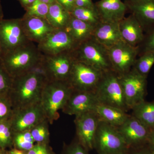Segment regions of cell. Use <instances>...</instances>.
<instances>
[{"label": "cell", "instance_id": "obj_10", "mask_svg": "<svg viewBox=\"0 0 154 154\" xmlns=\"http://www.w3.org/2000/svg\"><path fill=\"white\" fill-rule=\"evenodd\" d=\"M74 60L71 52L55 55H43L42 65L48 80L67 81Z\"/></svg>", "mask_w": 154, "mask_h": 154}, {"label": "cell", "instance_id": "obj_35", "mask_svg": "<svg viewBox=\"0 0 154 154\" xmlns=\"http://www.w3.org/2000/svg\"><path fill=\"white\" fill-rule=\"evenodd\" d=\"M62 154H89V151L84 147L77 140L68 145H65Z\"/></svg>", "mask_w": 154, "mask_h": 154}, {"label": "cell", "instance_id": "obj_23", "mask_svg": "<svg viewBox=\"0 0 154 154\" xmlns=\"http://www.w3.org/2000/svg\"><path fill=\"white\" fill-rule=\"evenodd\" d=\"M100 120L118 127L126 121L130 115L119 108L99 103L96 110Z\"/></svg>", "mask_w": 154, "mask_h": 154}, {"label": "cell", "instance_id": "obj_5", "mask_svg": "<svg viewBox=\"0 0 154 154\" xmlns=\"http://www.w3.org/2000/svg\"><path fill=\"white\" fill-rule=\"evenodd\" d=\"M95 93L100 104L119 108L127 112L129 110L119 76L112 70L104 72Z\"/></svg>", "mask_w": 154, "mask_h": 154}, {"label": "cell", "instance_id": "obj_2", "mask_svg": "<svg viewBox=\"0 0 154 154\" xmlns=\"http://www.w3.org/2000/svg\"><path fill=\"white\" fill-rule=\"evenodd\" d=\"M42 57L37 45L29 41L5 52L1 60L6 70L14 78L32 70L41 62Z\"/></svg>", "mask_w": 154, "mask_h": 154}, {"label": "cell", "instance_id": "obj_47", "mask_svg": "<svg viewBox=\"0 0 154 154\" xmlns=\"http://www.w3.org/2000/svg\"><path fill=\"white\" fill-rule=\"evenodd\" d=\"M128 150L127 151H126L120 152L116 153H114L113 154H129V153H128Z\"/></svg>", "mask_w": 154, "mask_h": 154}, {"label": "cell", "instance_id": "obj_43", "mask_svg": "<svg viewBox=\"0 0 154 154\" xmlns=\"http://www.w3.org/2000/svg\"><path fill=\"white\" fill-rule=\"evenodd\" d=\"M39 1L48 5H51L53 3L56 2V0H39Z\"/></svg>", "mask_w": 154, "mask_h": 154}, {"label": "cell", "instance_id": "obj_41", "mask_svg": "<svg viewBox=\"0 0 154 154\" xmlns=\"http://www.w3.org/2000/svg\"><path fill=\"white\" fill-rule=\"evenodd\" d=\"M8 150L9 154H28V152L19 149L15 147H12Z\"/></svg>", "mask_w": 154, "mask_h": 154}, {"label": "cell", "instance_id": "obj_18", "mask_svg": "<svg viewBox=\"0 0 154 154\" xmlns=\"http://www.w3.org/2000/svg\"><path fill=\"white\" fill-rule=\"evenodd\" d=\"M21 22L26 38L37 44L55 29L44 18L25 16Z\"/></svg>", "mask_w": 154, "mask_h": 154}, {"label": "cell", "instance_id": "obj_4", "mask_svg": "<svg viewBox=\"0 0 154 154\" xmlns=\"http://www.w3.org/2000/svg\"><path fill=\"white\" fill-rule=\"evenodd\" d=\"M71 52L75 60L103 72L113 70L108 49L95 40L93 36L80 43Z\"/></svg>", "mask_w": 154, "mask_h": 154}, {"label": "cell", "instance_id": "obj_27", "mask_svg": "<svg viewBox=\"0 0 154 154\" xmlns=\"http://www.w3.org/2000/svg\"><path fill=\"white\" fill-rule=\"evenodd\" d=\"M154 64V51H150L139 56L132 69L142 75L147 77Z\"/></svg>", "mask_w": 154, "mask_h": 154}, {"label": "cell", "instance_id": "obj_3", "mask_svg": "<svg viewBox=\"0 0 154 154\" xmlns=\"http://www.w3.org/2000/svg\"><path fill=\"white\" fill-rule=\"evenodd\" d=\"M73 89L67 81L48 80L42 92L40 103L49 124L59 117Z\"/></svg>", "mask_w": 154, "mask_h": 154}, {"label": "cell", "instance_id": "obj_40", "mask_svg": "<svg viewBox=\"0 0 154 154\" xmlns=\"http://www.w3.org/2000/svg\"><path fill=\"white\" fill-rule=\"evenodd\" d=\"M147 143L154 150V128L151 130Z\"/></svg>", "mask_w": 154, "mask_h": 154}, {"label": "cell", "instance_id": "obj_22", "mask_svg": "<svg viewBox=\"0 0 154 154\" xmlns=\"http://www.w3.org/2000/svg\"><path fill=\"white\" fill-rule=\"evenodd\" d=\"M95 28L72 16L69 23L64 29L79 45L93 36Z\"/></svg>", "mask_w": 154, "mask_h": 154}, {"label": "cell", "instance_id": "obj_48", "mask_svg": "<svg viewBox=\"0 0 154 154\" xmlns=\"http://www.w3.org/2000/svg\"><path fill=\"white\" fill-rule=\"evenodd\" d=\"M3 19V18H1V17H0V22H1V21H2V20Z\"/></svg>", "mask_w": 154, "mask_h": 154}, {"label": "cell", "instance_id": "obj_24", "mask_svg": "<svg viewBox=\"0 0 154 154\" xmlns=\"http://www.w3.org/2000/svg\"><path fill=\"white\" fill-rule=\"evenodd\" d=\"M71 17L70 13L55 2L49 5L46 19L53 28L61 29L66 27Z\"/></svg>", "mask_w": 154, "mask_h": 154}, {"label": "cell", "instance_id": "obj_44", "mask_svg": "<svg viewBox=\"0 0 154 154\" xmlns=\"http://www.w3.org/2000/svg\"><path fill=\"white\" fill-rule=\"evenodd\" d=\"M0 154H9L8 150L5 149H0Z\"/></svg>", "mask_w": 154, "mask_h": 154}, {"label": "cell", "instance_id": "obj_42", "mask_svg": "<svg viewBox=\"0 0 154 154\" xmlns=\"http://www.w3.org/2000/svg\"><path fill=\"white\" fill-rule=\"evenodd\" d=\"M36 0H20L21 4L24 7H27L30 6Z\"/></svg>", "mask_w": 154, "mask_h": 154}, {"label": "cell", "instance_id": "obj_28", "mask_svg": "<svg viewBox=\"0 0 154 154\" xmlns=\"http://www.w3.org/2000/svg\"><path fill=\"white\" fill-rule=\"evenodd\" d=\"M35 144L29 131L14 133L13 147L28 152Z\"/></svg>", "mask_w": 154, "mask_h": 154}, {"label": "cell", "instance_id": "obj_31", "mask_svg": "<svg viewBox=\"0 0 154 154\" xmlns=\"http://www.w3.org/2000/svg\"><path fill=\"white\" fill-rule=\"evenodd\" d=\"M49 5L36 0L30 6L26 7L25 16L46 19L49 10Z\"/></svg>", "mask_w": 154, "mask_h": 154}, {"label": "cell", "instance_id": "obj_20", "mask_svg": "<svg viewBox=\"0 0 154 154\" xmlns=\"http://www.w3.org/2000/svg\"><path fill=\"white\" fill-rule=\"evenodd\" d=\"M93 37L108 49L123 40L119 22H100L94 28Z\"/></svg>", "mask_w": 154, "mask_h": 154}, {"label": "cell", "instance_id": "obj_7", "mask_svg": "<svg viewBox=\"0 0 154 154\" xmlns=\"http://www.w3.org/2000/svg\"><path fill=\"white\" fill-rule=\"evenodd\" d=\"M104 72L75 60L67 82L75 91L95 92Z\"/></svg>", "mask_w": 154, "mask_h": 154}, {"label": "cell", "instance_id": "obj_19", "mask_svg": "<svg viewBox=\"0 0 154 154\" xmlns=\"http://www.w3.org/2000/svg\"><path fill=\"white\" fill-rule=\"evenodd\" d=\"M101 22H119L125 18L127 8L121 0H100L95 4Z\"/></svg>", "mask_w": 154, "mask_h": 154}, {"label": "cell", "instance_id": "obj_16", "mask_svg": "<svg viewBox=\"0 0 154 154\" xmlns=\"http://www.w3.org/2000/svg\"><path fill=\"white\" fill-rule=\"evenodd\" d=\"M99 102L95 92L74 90L62 109L64 113L75 116L95 111Z\"/></svg>", "mask_w": 154, "mask_h": 154}, {"label": "cell", "instance_id": "obj_45", "mask_svg": "<svg viewBox=\"0 0 154 154\" xmlns=\"http://www.w3.org/2000/svg\"><path fill=\"white\" fill-rule=\"evenodd\" d=\"M4 51H3L2 48L1 44H0V59H2V57L3 54H4Z\"/></svg>", "mask_w": 154, "mask_h": 154}, {"label": "cell", "instance_id": "obj_33", "mask_svg": "<svg viewBox=\"0 0 154 154\" xmlns=\"http://www.w3.org/2000/svg\"><path fill=\"white\" fill-rule=\"evenodd\" d=\"M14 112L8 95L0 96V121L10 120Z\"/></svg>", "mask_w": 154, "mask_h": 154}, {"label": "cell", "instance_id": "obj_11", "mask_svg": "<svg viewBox=\"0 0 154 154\" xmlns=\"http://www.w3.org/2000/svg\"><path fill=\"white\" fill-rule=\"evenodd\" d=\"M37 45L42 55L52 56L71 52L78 44L66 30L61 28L55 29Z\"/></svg>", "mask_w": 154, "mask_h": 154}, {"label": "cell", "instance_id": "obj_26", "mask_svg": "<svg viewBox=\"0 0 154 154\" xmlns=\"http://www.w3.org/2000/svg\"><path fill=\"white\" fill-rule=\"evenodd\" d=\"M72 17L95 27L101 22L96 8L75 7L71 13Z\"/></svg>", "mask_w": 154, "mask_h": 154}, {"label": "cell", "instance_id": "obj_39", "mask_svg": "<svg viewBox=\"0 0 154 154\" xmlns=\"http://www.w3.org/2000/svg\"><path fill=\"white\" fill-rule=\"evenodd\" d=\"M76 7L81 8H95V4L92 0H74Z\"/></svg>", "mask_w": 154, "mask_h": 154}, {"label": "cell", "instance_id": "obj_38", "mask_svg": "<svg viewBox=\"0 0 154 154\" xmlns=\"http://www.w3.org/2000/svg\"><path fill=\"white\" fill-rule=\"evenodd\" d=\"M56 2L70 14L76 7L74 0H56Z\"/></svg>", "mask_w": 154, "mask_h": 154}, {"label": "cell", "instance_id": "obj_29", "mask_svg": "<svg viewBox=\"0 0 154 154\" xmlns=\"http://www.w3.org/2000/svg\"><path fill=\"white\" fill-rule=\"evenodd\" d=\"M14 133L11 119L0 121V149L13 147Z\"/></svg>", "mask_w": 154, "mask_h": 154}, {"label": "cell", "instance_id": "obj_34", "mask_svg": "<svg viewBox=\"0 0 154 154\" xmlns=\"http://www.w3.org/2000/svg\"><path fill=\"white\" fill-rule=\"evenodd\" d=\"M139 55L150 51H154V28L145 34L143 41L138 46Z\"/></svg>", "mask_w": 154, "mask_h": 154}, {"label": "cell", "instance_id": "obj_14", "mask_svg": "<svg viewBox=\"0 0 154 154\" xmlns=\"http://www.w3.org/2000/svg\"><path fill=\"white\" fill-rule=\"evenodd\" d=\"M28 41L22 29L21 19L2 20L0 22V44L4 53Z\"/></svg>", "mask_w": 154, "mask_h": 154}, {"label": "cell", "instance_id": "obj_12", "mask_svg": "<svg viewBox=\"0 0 154 154\" xmlns=\"http://www.w3.org/2000/svg\"><path fill=\"white\" fill-rule=\"evenodd\" d=\"M100 120L95 111L75 116L76 140L89 152L94 149L95 135Z\"/></svg>", "mask_w": 154, "mask_h": 154}, {"label": "cell", "instance_id": "obj_36", "mask_svg": "<svg viewBox=\"0 0 154 154\" xmlns=\"http://www.w3.org/2000/svg\"><path fill=\"white\" fill-rule=\"evenodd\" d=\"M28 154H55L48 144L36 143Z\"/></svg>", "mask_w": 154, "mask_h": 154}, {"label": "cell", "instance_id": "obj_21", "mask_svg": "<svg viewBox=\"0 0 154 154\" xmlns=\"http://www.w3.org/2000/svg\"><path fill=\"white\" fill-rule=\"evenodd\" d=\"M122 40L132 46H138L143 41L145 34L142 27L134 16L131 14L119 22Z\"/></svg>", "mask_w": 154, "mask_h": 154}, {"label": "cell", "instance_id": "obj_46", "mask_svg": "<svg viewBox=\"0 0 154 154\" xmlns=\"http://www.w3.org/2000/svg\"><path fill=\"white\" fill-rule=\"evenodd\" d=\"M0 17L2 18H3V13L2 5H1V0H0Z\"/></svg>", "mask_w": 154, "mask_h": 154}, {"label": "cell", "instance_id": "obj_15", "mask_svg": "<svg viewBox=\"0 0 154 154\" xmlns=\"http://www.w3.org/2000/svg\"><path fill=\"white\" fill-rule=\"evenodd\" d=\"M46 119L44 111L39 102L14 111L11 122L14 132H18L30 131L36 125Z\"/></svg>", "mask_w": 154, "mask_h": 154}, {"label": "cell", "instance_id": "obj_1", "mask_svg": "<svg viewBox=\"0 0 154 154\" xmlns=\"http://www.w3.org/2000/svg\"><path fill=\"white\" fill-rule=\"evenodd\" d=\"M48 80L41 62L30 71L14 78L8 94L14 111L40 102L42 89Z\"/></svg>", "mask_w": 154, "mask_h": 154}, {"label": "cell", "instance_id": "obj_6", "mask_svg": "<svg viewBox=\"0 0 154 154\" xmlns=\"http://www.w3.org/2000/svg\"><path fill=\"white\" fill-rule=\"evenodd\" d=\"M128 149L117 127L100 120L94 142V149L98 154H113Z\"/></svg>", "mask_w": 154, "mask_h": 154}, {"label": "cell", "instance_id": "obj_8", "mask_svg": "<svg viewBox=\"0 0 154 154\" xmlns=\"http://www.w3.org/2000/svg\"><path fill=\"white\" fill-rule=\"evenodd\" d=\"M119 78L129 110L145 101L147 77L142 75L132 69L128 72L119 76Z\"/></svg>", "mask_w": 154, "mask_h": 154}, {"label": "cell", "instance_id": "obj_17", "mask_svg": "<svg viewBox=\"0 0 154 154\" xmlns=\"http://www.w3.org/2000/svg\"><path fill=\"white\" fill-rule=\"evenodd\" d=\"M129 10L147 33L154 28V0H125Z\"/></svg>", "mask_w": 154, "mask_h": 154}, {"label": "cell", "instance_id": "obj_25", "mask_svg": "<svg viewBox=\"0 0 154 154\" xmlns=\"http://www.w3.org/2000/svg\"><path fill=\"white\" fill-rule=\"evenodd\" d=\"M131 115L152 129L154 128V101H144L133 107Z\"/></svg>", "mask_w": 154, "mask_h": 154}, {"label": "cell", "instance_id": "obj_32", "mask_svg": "<svg viewBox=\"0 0 154 154\" xmlns=\"http://www.w3.org/2000/svg\"><path fill=\"white\" fill-rule=\"evenodd\" d=\"M14 78L9 74L0 59V96L8 95Z\"/></svg>", "mask_w": 154, "mask_h": 154}, {"label": "cell", "instance_id": "obj_9", "mask_svg": "<svg viewBox=\"0 0 154 154\" xmlns=\"http://www.w3.org/2000/svg\"><path fill=\"white\" fill-rule=\"evenodd\" d=\"M112 69L119 76L130 71L139 55L138 46H131L122 40L108 49Z\"/></svg>", "mask_w": 154, "mask_h": 154}, {"label": "cell", "instance_id": "obj_37", "mask_svg": "<svg viewBox=\"0 0 154 154\" xmlns=\"http://www.w3.org/2000/svg\"><path fill=\"white\" fill-rule=\"evenodd\" d=\"M129 154H154V150L147 143L135 148L128 149Z\"/></svg>", "mask_w": 154, "mask_h": 154}, {"label": "cell", "instance_id": "obj_30", "mask_svg": "<svg viewBox=\"0 0 154 154\" xmlns=\"http://www.w3.org/2000/svg\"><path fill=\"white\" fill-rule=\"evenodd\" d=\"M49 124L47 119L41 122L30 131L36 143L48 144L50 133Z\"/></svg>", "mask_w": 154, "mask_h": 154}, {"label": "cell", "instance_id": "obj_13", "mask_svg": "<svg viewBox=\"0 0 154 154\" xmlns=\"http://www.w3.org/2000/svg\"><path fill=\"white\" fill-rule=\"evenodd\" d=\"M128 148H135L146 144L151 129L131 115L117 127Z\"/></svg>", "mask_w": 154, "mask_h": 154}]
</instances>
